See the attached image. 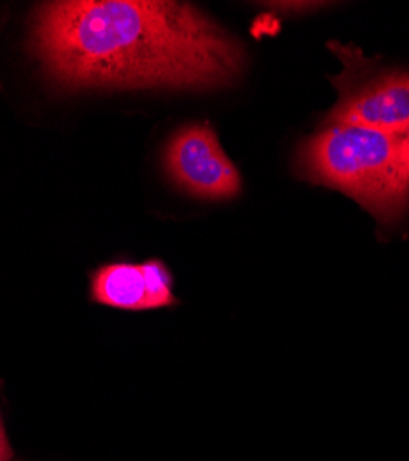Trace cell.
I'll list each match as a JSON object with an SVG mask.
<instances>
[{"instance_id":"cell-4","label":"cell","mask_w":409,"mask_h":461,"mask_svg":"<svg viewBox=\"0 0 409 461\" xmlns=\"http://www.w3.org/2000/svg\"><path fill=\"white\" fill-rule=\"evenodd\" d=\"M164 168L175 186L200 200L226 202L242 190L238 168L223 151L209 122L184 126L170 139Z\"/></svg>"},{"instance_id":"cell-5","label":"cell","mask_w":409,"mask_h":461,"mask_svg":"<svg viewBox=\"0 0 409 461\" xmlns=\"http://www.w3.org/2000/svg\"><path fill=\"white\" fill-rule=\"evenodd\" d=\"M96 303L122 311H157L177 303L173 277L163 260L113 262L93 276Z\"/></svg>"},{"instance_id":"cell-2","label":"cell","mask_w":409,"mask_h":461,"mask_svg":"<svg viewBox=\"0 0 409 461\" xmlns=\"http://www.w3.org/2000/svg\"><path fill=\"white\" fill-rule=\"evenodd\" d=\"M402 137L354 124H328L297 153L303 179L345 192L382 227H396L409 211V163Z\"/></svg>"},{"instance_id":"cell-7","label":"cell","mask_w":409,"mask_h":461,"mask_svg":"<svg viewBox=\"0 0 409 461\" xmlns=\"http://www.w3.org/2000/svg\"><path fill=\"white\" fill-rule=\"evenodd\" d=\"M402 146H404V156H405V161L409 163V126L402 137Z\"/></svg>"},{"instance_id":"cell-3","label":"cell","mask_w":409,"mask_h":461,"mask_svg":"<svg viewBox=\"0 0 409 461\" xmlns=\"http://www.w3.org/2000/svg\"><path fill=\"white\" fill-rule=\"evenodd\" d=\"M330 49L345 63V72L333 78L340 102L321 126L354 124L404 135L409 126V72H367V61L358 49L340 43H330Z\"/></svg>"},{"instance_id":"cell-1","label":"cell","mask_w":409,"mask_h":461,"mask_svg":"<svg viewBox=\"0 0 409 461\" xmlns=\"http://www.w3.org/2000/svg\"><path fill=\"white\" fill-rule=\"evenodd\" d=\"M28 45L65 91L219 89L245 65L236 37L172 0L45 3L31 14Z\"/></svg>"},{"instance_id":"cell-6","label":"cell","mask_w":409,"mask_h":461,"mask_svg":"<svg viewBox=\"0 0 409 461\" xmlns=\"http://www.w3.org/2000/svg\"><path fill=\"white\" fill-rule=\"evenodd\" d=\"M12 457H13V450L6 438L3 419H0V461H12Z\"/></svg>"}]
</instances>
